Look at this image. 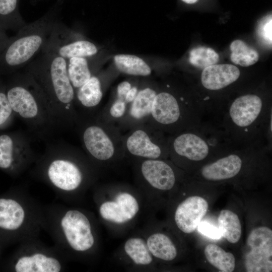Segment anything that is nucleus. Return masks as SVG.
<instances>
[{
  "label": "nucleus",
  "instance_id": "ddd939ff",
  "mask_svg": "<svg viewBox=\"0 0 272 272\" xmlns=\"http://www.w3.org/2000/svg\"><path fill=\"white\" fill-rule=\"evenodd\" d=\"M61 224L67 241L73 249L84 251L94 245L90 221L82 212L75 210L67 211Z\"/></svg>",
  "mask_w": 272,
  "mask_h": 272
},
{
  "label": "nucleus",
  "instance_id": "0eeeda50",
  "mask_svg": "<svg viewBox=\"0 0 272 272\" xmlns=\"http://www.w3.org/2000/svg\"><path fill=\"white\" fill-rule=\"evenodd\" d=\"M75 127L83 149L94 161L109 163L124 157L123 135L116 124L96 114L80 118Z\"/></svg>",
  "mask_w": 272,
  "mask_h": 272
},
{
  "label": "nucleus",
  "instance_id": "5701e85b",
  "mask_svg": "<svg viewBox=\"0 0 272 272\" xmlns=\"http://www.w3.org/2000/svg\"><path fill=\"white\" fill-rule=\"evenodd\" d=\"M20 0H0V27L17 32L27 23L19 10Z\"/></svg>",
  "mask_w": 272,
  "mask_h": 272
},
{
  "label": "nucleus",
  "instance_id": "c756f323",
  "mask_svg": "<svg viewBox=\"0 0 272 272\" xmlns=\"http://www.w3.org/2000/svg\"><path fill=\"white\" fill-rule=\"evenodd\" d=\"M219 59L218 54L212 48L199 46L189 52V61L193 66L201 69L216 64Z\"/></svg>",
  "mask_w": 272,
  "mask_h": 272
},
{
  "label": "nucleus",
  "instance_id": "20e7f679",
  "mask_svg": "<svg viewBox=\"0 0 272 272\" xmlns=\"http://www.w3.org/2000/svg\"><path fill=\"white\" fill-rule=\"evenodd\" d=\"M169 156L200 162L214 154L223 155L239 147L219 119L209 116L191 127L168 135Z\"/></svg>",
  "mask_w": 272,
  "mask_h": 272
},
{
  "label": "nucleus",
  "instance_id": "f03ea898",
  "mask_svg": "<svg viewBox=\"0 0 272 272\" xmlns=\"http://www.w3.org/2000/svg\"><path fill=\"white\" fill-rule=\"evenodd\" d=\"M24 70L48 98L62 130L75 128L80 116L75 104V89L69 77L67 60L49 51H42Z\"/></svg>",
  "mask_w": 272,
  "mask_h": 272
},
{
  "label": "nucleus",
  "instance_id": "9b49d317",
  "mask_svg": "<svg viewBox=\"0 0 272 272\" xmlns=\"http://www.w3.org/2000/svg\"><path fill=\"white\" fill-rule=\"evenodd\" d=\"M34 138L28 131H17L0 134V168L14 169L34 157Z\"/></svg>",
  "mask_w": 272,
  "mask_h": 272
},
{
  "label": "nucleus",
  "instance_id": "72a5a7b5",
  "mask_svg": "<svg viewBox=\"0 0 272 272\" xmlns=\"http://www.w3.org/2000/svg\"><path fill=\"white\" fill-rule=\"evenodd\" d=\"M10 40V37L6 33V31L0 27V54L5 48Z\"/></svg>",
  "mask_w": 272,
  "mask_h": 272
},
{
  "label": "nucleus",
  "instance_id": "2eb2a0df",
  "mask_svg": "<svg viewBox=\"0 0 272 272\" xmlns=\"http://www.w3.org/2000/svg\"><path fill=\"white\" fill-rule=\"evenodd\" d=\"M247 147L236 148L205 164L200 169L201 176L210 181L226 180L236 177L242 170L243 153Z\"/></svg>",
  "mask_w": 272,
  "mask_h": 272
},
{
  "label": "nucleus",
  "instance_id": "f704fd0d",
  "mask_svg": "<svg viewBox=\"0 0 272 272\" xmlns=\"http://www.w3.org/2000/svg\"><path fill=\"white\" fill-rule=\"evenodd\" d=\"M184 3L188 4H192L196 3L198 0H181Z\"/></svg>",
  "mask_w": 272,
  "mask_h": 272
},
{
  "label": "nucleus",
  "instance_id": "1a4fd4ad",
  "mask_svg": "<svg viewBox=\"0 0 272 272\" xmlns=\"http://www.w3.org/2000/svg\"><path fill=\"white\" fill-rule=\"evenodd\" d=\"M124 156L137 159L169 156L168 135L148 123L138 125L123 136Z\"/></svg>",
  "mask_w": 272,
  "mask_h": 272
},
{
  "label": "nucleus",
  "instance_id": "dca6fc26",
  "mask_svg": "<svg viewBox=\"0 0 272 272\" xmlns=\"http://www.w3.org/2000/svg\"><path fill=\"white\" fill-rule=\"evenodd\" d=\"M112 200L103 202L100 206L99 213L105 221L122 224L133 219L140 210L137 198L126 191L118 192Z\"/></svg>",
  "mask_w": 272,
  "mask_h": 272
},
{
  "label": "nucleus",
  "instance_id": "423d86ee",
  "mask_svg": "<svg viewBox=\"0 0 272 272\" xmlns=\"http://www.w3.org/2000/svg\"><path fill=\"white\" fill-rule=\"evenodd\" d=\"M211 115L202 104H191L184 97L157 92L147 123L167 135L191 127Z\"/></svg>",
  "mask_w": 272,
  "mask_h": 272
},
{
  "label": "nucleus",
  "instance_id": "f8f14e48",
  "mask_svg": "<svg viewBox=\"0 0 272 272\" xmlns=\"http://www.w3.org/2000/svg\"><path fill=\"white\" fill-rule=\"evenodd\" d=\"M246 245L250 248L245 256L244 264L248 272L272 271V231L260 227L249 233Z\"/></svg>",
  "mask_w": 272,
  "mask_h": 272
},
{
  "label": "nucleus",
  "instance_id": "6e6552de",
  "mask_svg": "<svg viewBox=\"0 0 272 272\" xmlns=\"http://www.w3.org/2000/svg\"><path fill=\"white\" fill-rule=\"evenodd\" d=\"M43 158L48 162L45 174L55 187L66 191L78 188L84 173L80 162L83 154L79 148L65 142H48Z\"/></svg>",
  "mask_w": 272,
  "mask_h": 272
},
{
  "label": "nucleus",
  "instance_id": "4468645a",
  "mask_svg": "<svg viewBox=\"0 0 272 272\" xmlns=\"http://www.w3.org/2000/svg\"><path fill=\"white\" fill-rule=\"evenodd\" d=\"M138 172L142 181L154 189L167 191L176 182L172 166L163 159H138Z\"/></svg>",
  "mask_w": 272,
  "mask_h": 272
},
{
  "label": "nucleus",
  "instance_id": "bb28decb",
  "mask_svg": "<svg viewBox=\"0 0 272 272\" xmlns=\"http://www.w3.org/2000/svg\"><path fill=\"white\" fill-rule=\"evenodd\" d=\"M124 250L130 260L139 265H149L153 260L146 241L140 237L128 239L124 244Z\"/></svg>",
  "mask_w": 272,
  "mask_h": 272
},
{
  "label": "nucleus",
  "instance_id": "412c9836",
  "mask_svg": "<svg viewBox=\"0 0 272 272\" xmlns=\"http://www.w3.org/2000/svg\"><path fill=\"white\" fill-rule=\"evenodd\" d=\"M25 213L21 206L11 199L0 198V228L13 230L22 224Z\"/></svg>",
  "mask_w": 272,
  "mask_h": 272
},
{
  "label": "nucleus",
  "instance_id": "a211bd4d",
  "mask_svg": "<svg viewBox=\"0 0 272 272\" xmlns=\"http://www.w3.org/2000/svg\"><path fill=\"white\" fill-rule=\"evenodd\" d=\"M209 208L207 201L199 196L187 197L177 206L174 214L175 223L186 234L194 232L206 215Z\"/></svg>",
  "mask_w": 272,
  "mask_h": 272
},
{
  "label": "nucleus",
  "instance_id": "c85d7f7f",
  "mask_svg": "<svg viewBox=\"0 0 272 272\" xmlns=\"http://www.w3.org/2000/svg\"><path fill=\"white\" fill-rule=\"evenodd\" d=\"M230 59L236 64L249 66L255 64L259 59V54L254 48L243 41L235 40L230 44Z\"/></svg>",
  "mask_w": 272,
  "mask_h": 272
},
{
  "label": "nucleus",
  "instance_id": "393cba45",
  "mask_svg": "<svg viewBox=\"0 0 272 272\" xmlns=\"http://www.w3.org/2000/svg\"><path fill=\"white\" fill-rule=\"evenodd\" d=\"M114 61L117 70L126 75L147 77L152 72L150 66L141 58L134 55H116Z\"/></svg>",
  "mask_w": 272,
  "mask_h": 272
},
{
  "label": "nucleus",
  "instance_id": "473e14b6",
  "mask_svg": "<svg viewBox=\"0 0 272 272\" xmlns=\"http://www.w3.org/2000/svg\"><path fill=\"white\" fill-rule=\"evenodd\" d=\"M197 228L200 233L210 238L217 239L222 237L218 227L207 221L200 222Z\"/></svg>",
  "mask_w": 272,
  "mask_h": 272
},
{
  "label": "nucleus",
  "instance_id": "cd10ccee",
  "mask_svg": "<svg viewBox=\"0 0 272 272\" xmlns=\"http://www.w3.org/2000/svg\"><path fill=\"white\" fill-rule=\"evenodd\" d=\"M208 261L220 271H233L235 266V259L234 255L226 252L215 244L208 245L204 250Z\"/></svg>",
  "mask_w": 272,
  "mask_h": 272
},
{
  "label": "nucleus",
  "instance_id": "f257e3e1",
  "mask_svg": "<svg viewBox=\"0 0 272 272\" xmlns=\"http://www.w3.org/2000/svg\"><path fill=\"white\" fill-rule=\"evenodd\" d=\"M5 83L12 110L34 139L46 140L62 131L48 98L28 72L13 73Z\"/></svg>",
  "mask_w": 272,
  "mask_h": 272
},
{
  "label": "nucleus",
  "instance_id": "aec40b11",
  "mask_svg": "<svg viewBox=\"0 0 272 272\" xmlns=\"http://www.w3.org/2000/svg\"><path fill=\"white\" fill-rule=\"evenodd\" d=\"M60 269L56 259L41 253L22 257L15 265L17 272H58Z\"/></svg>",
  "mask_w": 272,
  "mask_h": 272
},
{
  "label": "nucleus",
  "instance_id": "2f4dec72",
  "mask_svg": "<svg viewBox=\"0 0 272 272\" xmlns=\"http://www.w3.org/2000/svg\"><path fill=\"white\" fill-rule=\"evenodd\" d=\"M271 15L265 17L260 23L257 30L258 34L265 43L271 45Z\"/></svg>",
  "mask_w": 272,
  "mask_h": 272
},
{
  "label": "nucleus",
  "instance_id": "9d476101",
  "mask_svg": "<svg viewBox=\"0 0 272 272\" xmlns=\"http://www.w3.org/2000/svg\"><path fill=\"white\" fill-rule=\"evenodd\" d=\"M42 51H52L67 60L95 56L98 49L93 42L78 36L60 20L54 25Z\"/></svg>",
  "mask_w": 272,
  "mask_h": 272
},
{
  "label": "nucleus",
  "instance_id": "7ed1b4c3",
  "mask_svg": "<svg viewBox=\"0 0 272 272\" xmlns=\"http://www.w3.org/2000/svg\"><path fill=\"white\" fill-rule=\"evenodd\" d=\"M217 117L238 146H268L271 107L259 95L246 94L236 97L221 108Z\"/></svg>",
  "mask_w": 272,
  "mask_h": 272
},
{
  "label": "nucleus",
  "instance_id": "f3484780",
  "mask_svg": "<svg viewBox=\"0 0 272 272\" xmlns=\"http://www.w3.org/2000/svg\"><path fill=\"white\" fill-rule=\"evenodd\" d=\"M157 93L156 90L149 86L139 89L135 98L129 105L125 115L117 124L121 130H129L148 122Z\"/></svg>",
  "mask_w": 272,
  "mask_h": 272
},
{
  "label": "nucleus",
  "instance_id": "6ab92c4d",
  "mask_svg": "<svg viewBox=\"0 0 272 272\" xmlns=\"http://www.w3.org/2000/svg\"><path fill=\"white\" fill-rule=\"evenodd\" d=\"M240 71L231 64H215L203 69L202 86L209 91H217L227 88L238 80Z\"/></svg>",
  "mask_w": 272,
  "mask_h": 272
},
{
  "label": "nucleus",
  "instance_id": "7c9ffc66",
  "mask_svg": "<svg viewBox=\"0 0 272 272\" xmlns=\"http://www.w3.org/2000/svg\"><path fill=\"white\" fill-rule=\"evenodd\" d=\"M15 116L7 97L6 83L0 79V129L10 125Z\"/></svg>",
  "mask_w": 272,
  "mask_h": 272
},
{
  "label": "nucleus",
  "instance_id": "4be33fe9",
  "mask_svg": "<svg viewBox=\"0 0 272 272\" xmlns=\"http://www.w3.org/2000/svg\"><path fill=\"white\" fill-rule=\"evenodd\" d=\"M149 249L154 257L169 261L174 259L177 254L176 246L166 235L162 233H154L146 239Z\"/></svg>",
  "mask_w": 272,
  "mask_h": 272
},
{
  "label": "nucleus",
  "instance_id": "a878e982",
  "mask_svg": "<svg viewBox=\"0 0 272 272\" xmlns=\"http://www.w3.org/2000/svg\"><path fill=\"white\" fill-rule=\"evenodd\" d=\"M218 225L222 237L231 243L239 241L241 235V225L235 213L228 210H222L218 218Z\"/></svg>",
  "mask_w": 272,
  "mask_h": 272
},
{
  "label": "nucleus",
  "instance_id": "b1692460",
  "mask_svg": "<svg viewBox=\"0 0 272 272\" xmlns=\"http://www.w3.org/2000/svg\"><path fill=\"white\" fill-rule=\"evenodd\" d=\"M89 58L90 57H73L67 60V73L75 90L95 75Z\"/></svg>",
  "mask_w": 272,
  "mask_h": 272
},
{
  "label": "nucleus",
  "instance_id": "39448f33",
  "mask_svg": "<svg viewBox=\"0 0 272 272\" xmlns=\"http://www.w3.org/2000/svg\"><path fill=\"white\" fill-rule=\"evenodd\" d=\"M65 0H56L41 17L26 24L10 40L0 54V75L25 67L42 51L52 28L61 19Z\"/></svg>",
  "mask_w": 272,
  "mask_h": 272
}]
</instances>
